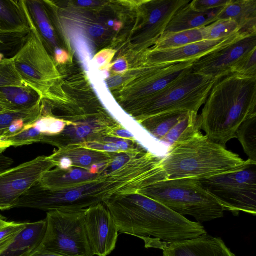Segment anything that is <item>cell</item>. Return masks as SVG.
I'll list each match as a JSON object with an SVG mask.
<instances>
[{"label": "cell", "instance_id": "6da1fadb", "mask_svg": "<svg viewBox=\"0 0 256 256\" xmlns=\"http://www.w3.org/2000/svg\"><path fill=\"white\" fill-rule=\"evenodd\" d=\"M104 204L118 233L142 238L146 248L162 250L169 244L207 233L200 223L189 220L138 192L112 198Z\"/></svg>", "mask_w": 256, "mask_h": 256}, {"label": "cell", "instance_id": "7a4b0ae2", "mask_svg": "<svg viewBox=\"0 0 256 256\" xmlns=\"http://www.w3.org/2000/svg\"><path fill=\"white\" fill-rule=\"evenodd\" d=\"M204 104L200 130L226 147L243 122L256 114V76L230 74L216 79Z\"/></svg>", "mask_w": 256, "mask_h": 256}, {"label": "cell", "instance_id": "3957f363", "mask_svg": "<svg viewBox=\"0 0 256 256\" xmlns=\"http://www.w3.org/2000/svg\"><path fill=\"white\" fill-rule=\"evenodd\" d=\"M251 161L244 160L199 131L170 146L162 164L168 178L200 180L238 170Z\"/></svg>", "mask_w": 256, "mask_h": 256}, {"label": "cell", "instance_id": "277c9868", "mask_svg": "<svg viewBox=\"0 0 256 256\" xmlns=\"http://www.w3.org/2000/svg\"><path fill=\"white\" fill-rule=\"evenodd\" d=\"M138 192L182 216H192L200 224L221 218L226 211L198 179L168 178Z\"/></svg>", "mask_w": 256, "mask_h": 256}, {"label": "cell", "instance_id": "5b68a950", "mask_svg": "<svg viewBox=\"0 0 256 256\" xmlns=\"http://www.w3.org/2000/svg\"><path fill=\"white\" fill-rule=\"evenodd\" d=\"M195 72L192 68L164 88L142 102L138 120L176 111L198 112L215 82Z\"/></svg>", "mask_w": 256, "mask_h": 256}, {"label": "cell", "instance_id": "8992f818", "mask_svg": "<svg viewBox=\"0 0 256 256\" xmlns=\"http://www.w3.org/2000/svg\"><path fill=\"white\" fill-rule=\"evenodd\" d=\"M226 210L238 216L244 212L256 214V162L243 168L199 180Z\"/></svg>", "mask_w": 256, "mask_h": 256}, {"label": "cell", "instance_id": "52a82bcc", "mask_svg": "<svg viewBox=\"0 0 256 256\" xmlns=\"http://www.w3.org/2000/svg\"><path fill=\"white\" fill-rule=\"evenodd\" d=\"M86 210L48 212L46 232L40 246L64 256H94L84 226Z\"/></svg>", "mask_w": 256, "mask_h": 256}, {"label": "cell", "instance_id": "ba28073f", "mask_svg": "<svg viewBox=\"0 0 256 256\" xmlns=\"http://www.w3.org/2000/svg\"><path fill=\"white\" fill-rule=\"evenodd\" d=\"M30 32L16 54L12 58L16 71L29 86L42 98L52 77V64L40 36L27 8Z\"/></svg>", "mask_w": 256, "mask_h": 256}, {"label": "cell", "instance_id": "9c48e42d", "mask_svg": "<svg viewBox=\"0 0 256 256\" xmlns=\"http://www.w3.org/2000/svg\"><path fill=\"white\" fill-rule=\"evenodd\" d=\"M55 166L48 156H40L0 172V210L14 208L20 198Z\"/></svg>", "mask_w": 256, "mask_h": 256}, {"label": "cell", "instance_id": "30bf717a", "mask_svg": "<svg viewBox=\"0 0 256 256\" xmlns=\"http://www.w3.org/2000/svg\"><path fill=\"white\" fill-rule=\"evenodd\" d=\"M256 49V34L242 36L198 59L193 70L216 80L232 74L234 66L246 54Z\"/></svg>", "mask_w": 256, "mask_h": 256}, {"label": "cell", "instance_id": "8fae6325", "mask_svg": "<svg viewBox=\"0 0 256 256\" xmlns=\"http://www.w3.org/2000/svg\"><path fill=\"white\" fill-rule=\"evenodd\" d=\"M197 112L176 111L156 116L140 124L159 140L170 146L200 131Z\"/></svg>", "mask_w": 256, "mask_h": 256}, {"label": "cell", "instance_id": "7c38bea8", "mask_svg": "<svg viewBox=\"0 0 256 256\" xmlns=\"http://www.w3.org/2000/svg\"><path fill=\"white\" fill-rule=\"evenodd\" d=\"M84 226L94 256L110 254L116 248L119 233L110 212L104 203L86 209Z\"/></svg>", "mask_w": 256, "mask_h": 256}, {"label": "cell", "instance_id": "4fadbf2b", "mask_svg": "<svg viewBox=\"0 0 256 256\" xmlns=\"http://www.w3.org/2000/svg\"><path fill=\"white\" fill-rule=\"evenodd\" d=\"M247 34L238 32L226 38L213 40H202L176 48L150 50L148 55V62L150 64H155L196 60Z\"/></svg>", "mask_w": 256, "mask_h": 256}, {"label": "cell", "instance_id": "5bb4252c", "mask_svg": "<svg viewBox=\"0 0 256 256\" xmlns=\"http://www.w3.org/2000/svg\"><path fill=\"white\" fill-rule=\"evenodd\" d=\"M162 250V256H236L221 238L207 233L169 244Z\"/></svg>", "mask_w": 256, "mask_h": 256}, {"label": "cell", "instance_id": "9a60e30c", "mask_svg": "<svg viewBox=\"0 0 256 256\" xmlns=\"http://www.w3.org/2000/svg\"><path fill=\"white\" fill-rule=\"evenodd\" d=\"M30 30L26 0H0V36L20 38Z\"/></svg>", "mask_w": 256, "mask_h": 256}, {"label": "cell", "instance_id": "2e32d148", "mask_svg": "<svg viewBox=\"0 0 256 256\" xmlns=\"http://www.w3.org/2000/svg\"><path fill=\"white\" fill-rule=\"evenodd\" d=\"M190 3L180 8L175 14L164 34L198 29L206 26L218 20V14L222 8L200 12L192 8Z\"/></svg>", "mask_w": 256, "mask_h": 256}, {"label": "cell", "instance_id": "e0dca14e", "mask_svg": "<svg viewBox=\"0 0 256 256\" xmlns=\"http://www.w3.org/2000/svg\"><path fill=\"white\" fill-rule=\"evenodd\" d=\"M46 226V219L26 222L25 228L0 256H30L40 245Z\"/></svg>", "mask_w": 256, "mask_h": 256}, {"label": "cell", "instance_id": "ac0fdd59", "mask_svg": "<svg viewBox=\"0 0 256 256\" xmlns=\"http://www.w3.org/2000/svg\"><path fill=\"white\" fill-rule=\"evenodd\" d=\"M218 20H234L242 32L256 34V0H230L219 13Z\"/></svg>", "mask_w": 256, "mask_h": 256}, {"label": "cell", "instance_id": "d6986e66", "mask_svg": "<svg viewBox=\"0 0 256 256\" xmlns=\"http://www.w3.org/2000/svg\"><path fill=\"white\" fill-rule=\"evenodd\" d=\"M0 98L18 110H30L40 104L42 97L29 86L0 88Z\"/></svg>", "mask_w": 256, "mask_h": 256}, {"label": "cell", "instance_id": "ffe728a7", "mask_svg": "<svg viewBox=\"0 0 256 256\" xmlns=\"http://www.w3.org/2000/svg\"><path fill=\"white\" fill-rule=\"evenodd\" d=\"M202 40L204 38L202 28L164 34L151 50L176 48Z\"/></svg>", "mask_w": 256, "mask_h": 256}, {"label": "cell", "instance_id": "44dd1931", "mask_svg": "<svg viewBox=\"0 0 256 256\" xmlns=\"http://www.w3.org/2000/svg\"><path fill=\"white\" fill-rule=\"evenodd\" d=\"M236 138L248 159L256 162V114L248 118L240 126Z\"/></svg>", "mask_w": 256, "mask_h": 256}, {"label": "cell", "instance_id": "7402d4cb", "mask_svg": "<svg viewBox=\"0 0 256 256\" xmlns=\"http://www.w3.org/2000/svg\"><path fill=\"white\" fill-rule=\"evenodd\" d=\"M26 4L30 16L40 36L54 44V30L41 2L39 0H26Z\"/></svg>", "mask_w": 256, "mask_h": 256}, {"label": "cell", "instance_id": "603a6c76", "mask_svg": "<svg viewBox=\"0 0 256 256\" xmlns=\"http://www.w3.org/2000/svg\"><path fill=\"white\" fill-rule=\"evenodd\" d=\"M202 30L204 40H217L238 32H244L236 22L229 20H217L202 28Z\"/></svg>", "mask_w": 256, "mask_h": 256}, {"label": "cell", "instance_id": "cb8c5ba5", "mask_svg": "<svg viewBox=\"0 0 256 256\" xmlns=\"http://www.w3.org/2000/svg\"><path fill=\"white\" fill-rule=\"evenodd\" d=\"M32 124L43 137L60 134L65 128L67 123L63 120L56 118L50 114H41Z\"/></svg>", "mask_w": 256, "mask_h": 256}, {"label": "cell", "instance_id": "d4e9b609", "mask_svg": "<svg viewBox=\"0 0 256 256\" xmlns=\"http://www.w3.org/2000/svg\"><path fill=\"white\" fill-rule=\"evenodd\" d=\"M28 86L18 72L12 58H4L0 62V88L8 86Z\"/></svg>", "mask_w": 256, "mask_h": 256}, {"label": "cell", "instance_id": "484cf974", "mask_svg": "<svg viewBox=\"0 0 256 256\" xmlns=\"http://www.w3.org/2000/svg\"><path fill=\"white\" fill-rule=\"evenodd\" d=\"M40 104L30 110H20L4 112L0 114V130L7 129L12 122L19 118H32L36 120L41 114Z\"/></svg>", "mask_w": 256, "mask_h": 256}, {"label": "cell", "instance_id": "4316f807", "mask_svg": "<svg viewBox=\"0 0 256 256\" xmlns=\"http://www.w3.org/2000/svg\"><path fill=\"white\" fill-rule=\"evenodd\" d=\"M26 224V222L7 221L0 227V254L14 242Z\"/></svg>", "mask_w": 256, "mask_h": 256}, {"label": "cell", "instance_id": "83f0119b", "mask_svg": "<svg viewBox=\"0 0 256 256\" xmlns=\"http://www.w3.org/2000/svg\"><path fill=\"white\" fill-rule=\"evenodd\" d=\"M232 74L256 76V49L242 58L234 68Z\"/></svg>", "mask_w": 256, "mask_h": 256}, {"label": "cell", "instance_id": "f1b7e54d", "mask_svg": "<svg viewBox=\"0 0 256 256\" xmlns=\"http://www.w3.org/2000/svg\"><path fill=\"white\" fill-rule=\"evenodd\" d=\"M74 43L78 56L85 68L88 70L92 58V49L88 40L82 34H76L74 36Z\"/></svg>", "mask_w": 256, "mask_h": 256}, {"label": "cell", "instance_id": "f546056e", "mask_svg": "<svg viewBox=\"0 0 256 256\" xmlns=\"http://www.w3.org/2000/svg\"><path fill=\"white\" fill-rule=\"evenodd\" d=\"M230 0H194L190 4L194 10L204 12L224 7Z\"/></svg>", "mask_w": 256, "mask_h": 256}, {"label": "cell", "instance_id": "4dcf8cb0", "mask_svg": "<svg viewBox=\"0 0 256 256\" xmlns=\"http://www.w3.org/2000/svg\"><path fill=\"white\" fill-rule=\"evenodd\" d=\"M110 56V52L108 51L102 52L100 54H98L94 58V64L95 66L98 68L102 66L106 62Z\"/></svg>", "mask_w": 256, "mask_h": 256}, {"label": "cell", "instance_id": "1f68e13d", "mask_svg": "<svg viewBox=\"0 0 256 256\" xmlns=\"http://www.w3.org/2000/svg\"><path fill=\"white\" fill-rule=\"evenodd\" d=\"M30 256H64L48 251L40 246Z\"/></svg>", "mask_w": 256, "mask_h": 256}, {"label": "cell", "instance_id": "d6a6232c", "mask_svg": "<svg viewBox=\"0 0 256 256\" xmlns=\"http://www.w3.org/2000/svg\"><path fill=\"white\" fill-rule=\"evenodd\" d=\"M6 129L0 130V150H4L12 146L11 143L5 139Z\"/></svg>", "mask_w": 256, "mask_h": 256}, {"label": "cell", "instance_id": "836d02e7", "mask_svg": "<svg viewBox=\"0 0 256 256\" xmlns=\"http://www.w3.org/2000/svg\"><path fill=\"white\" fill-rule=\"evenodd\" d=\"M127 69V64L126 61L122 59L116 60L114 66L113 70L117 72H123Z\"/></svg>", "mask_w": 256, "mask_h": 256}, {"label": "cell", "instance_id": "e575fe53", "mask_svg": "<svg viewBox=\"0 0 256 256\" xmlns=\"http://www.w3.org/2000/svg\"><path fill=\"white\" fill-rule=\"evenodd\" d=\"M102 150L108 152H120V150L118 146L114 143H102Z\"/></svg>", "mask_w": 256, "mask_h": 256}, {"label": "cell", "instance_id": "d590c367", "mask_svg": "<svg viewBox=\"0 0 256 256\" xmlns=\"http://www.w3.org/2000/svg\"><path fill=\"white\" fill-rule=\"evenodd\" d=\"M15 110H20L0 98V114Z\"/></svg>", "mask_w": 256, "mask_h": 256}, {"label": "cell", "instance_id": "8d00e7d4", "mask_svg": "<svg viewBox=\"0 0 256 256\" xmlns=\"http://www.w3.org/2000/svg\"><path fill=\"white\" fill-rule=\"evenodd\" d=\"M89 32L93 36H100L103 34L104 28L101 26L96 24L92 26L90 28Z\"/></svg>", "mask_w": 256, "mask_h": 256}, {"label": "cell", "instance_id": "74e56055", "mask_svg": "<svg viewBox=\"0 0 256 256\" xmlns=\"http://www.w3.org/2000/svg\"><path fill=\"white\" fill-rule=\"evenodd\" d=\"M55 54L56 60L57 62L60 63L65 62L68 58L67 53L61 49H56L55 50Z\"/></svg>", "mask_w": 256, "mask_h": 256}, {"label": "cell", "instance_id": "f35d334b", "mask_svg": "<svg viewBox=\"0 0 256 256\" xmlns=\"http://www.w3.org/2000/svg\"><path fill=\"white\" fill-rule=\"evenodd\" d=\"M122 82V78L120 76H116L110 78L108 81V84L109 86L112 87L116 86Z\"/></svg>", "mask_w": 256, "mask_h": 256}, {"label": "cell", "instance_id": "ab89813d", "mask_svg": "<svg viewBox=\"0 0 256 256\" xmlns=\"http://www.w3.org/2000/svg\"><path fill=\"white\" fill-rule=\"evenodd\" d=\"M92 2L89 0H81L78 1V4L82 6H88L92 4Z\"/></svg>", "mask_w": 256, "mask_h": 256}, {"label": "cell", "instance_id": "60d3db41", "mask_svg": "<svg viewBox=\"0 0 256 256\" xmlns=\"http://www.w3.org/2000/svg\"><path fill=\"white\" fill-rule=\"evenodd\" d=\"M7 222L6 218L0 214V227Z\"/></svg>", "mask_w": 256, "mask_h": 256}, {"label": "cell", "instance_id": "b9f144b4", "mask_svg": "<svg viewBox=\"0 0 256 256\" xmlns=\"http://www.w3.org/2000/svg\"><path fill=\"white\" fill-rule=\"evenodd\" d=\"M108 75H109V74L108 72H107L106 70H104L102 72V76L104 78H106L108 76Z\"/></svg>", "mask_w": 256, "mask_h": 256}, {"label": "cell", "instance_id": "7bdbcfd3", "mask_svg": "<svg viewBox=\"0 0 256 256\" xmlns=\"http://www.w3.org/2000/svg\"><path fill=\"white\" fill-rule=\"evenodd\" d=\"M114 24V22L112 20H110L108 22V25L110 26H112Z\"/></svg>", "mask_w": 256, "mask_h": 256}, {"label": "cell", "instance_id": "ee69618b", "mask_svg": "<svg viewBox=\"0 0 256 256\" xmlns=\"http://www.w3.org/2000/svg\"><path fill=\"white\" fill-rule=\"evenodd\" d=\"M0 61H1V60H0Z\"/></svg>", "mask_w": 256, "mask_h": 256}]
</instances>
